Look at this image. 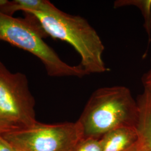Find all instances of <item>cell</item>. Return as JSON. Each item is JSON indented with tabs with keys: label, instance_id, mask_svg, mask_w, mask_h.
<instances>
[{
	"label": "cell",
	"instance_id": "10",
	"mask_svg": "<svg viewBox=\"0 0 151 151\" xmlns=\"http://www.w3.org/2000/svg\"><path fill=\"white\" fill-rule=\"evenodd\" d=\"M19 128H21L15 124L0 119V134H4L7 132Z\"/></svg>",
	"mask_w": 151,
	"mask_h": 151
},
{
	"label": "cell",
	"instance_id": "12",
	"mask_svg": "<svg viewBox=\"0 0 151 151\" xmlns=\"http://www.w3.org/2000/svg\"><path fill=\"white\" fill-rule=\"evenodd\" d=\"M0 151H14V147L2 134H0Z\"/></svg>",
	"mask_w": 151,
	"mask_h": 151
},
{
	"label": "cell",
	"instance_id": "4",
	"mask_svg": "<svg viewBox=\"0 0 151 151\" xmlns=\"http://www.w3.org/2000/svg\"><path fill=\"white\" fill-rule=\"evenodd\" d=\"M2 135L12 146L22 151H74L85 137L77 122L50 124L37 122Z\"/></svg>",
	"mask_w": 151,
	"mask_h": 151
},
{
	"label": "cell",
	"instance_id": "1",
	"mask_svg": "<svg viewBox=\"0 0 151 151\" xmlns=\"http://www.w3.org/2000/svg\"><path fill=\"white\" fill-rule=\"evenodd\" d=\"M47 35L70 44L81 57L80 64L87 75L108 71L103 58L105 47L96 30L85 18L72 15L55 6L47 12L27 11Z\"/></svg>",
	"mask_w": 151,
	"mask_h": 151
},
{
	"label": "cell",
	"instance_id": "3",
	"mask_svg": "<svg viewBox=\"0 0 151 151\" xmlns=\"http://www.w3.org/2000/svg\"><path fill=\"white\" fill-rule=\"evenodd\" d=\"M45 35L37 22L34 24L0 11V40L38 57L44 65L49 76L82 78L87 75L81 65H70L61 60L54 50L44 41L43 38Z\"/></svg>",
	"mask_w": 151,
	"mask_h": 151
},
{
	"label": "cell",
	"instance_id": "14",
	"mask_svg": "<svg viewBox=\"0 0 151 151\" xmlns=\"http://www.w3.org/2000/svg\"><path fill=\"white\" fill-rule=\"evenodd\" d=\"M14 151H20V150H18V149H17L16 148H15L14 147Z\"/></svg>",
	"mask_w": 151,
	"mask_h": 151
},
{
	"label": "cell",
	"instance_id": "13",
	"mask_svg": "<svg viewBox=\"0 0 151 151\" xmlns=\"http://www.w3.org/2000/svg\"><path fill=\"white\" fill-rule=\"evenodd\" d=\"M125 151H140L139 146L138 144V142L137 141V142L135 143L134 145L132 146L131 147H130L129 148H128V150H127Z\"/></svg>",
	"mask_w": 151,
	"mask_h": 151
},
{
	"label": "cell",
	"instance_id": "5",
	"mask_svg": "<svg viewBox=\"0 0 151 151\" xmlns=\"http://www.w3.org/2000/svg\"><path fill=\"white\" fill-rule=\"evenodd\" d=\"M34 106L27 77L11 73L0 62V119L20 128L32 127L38 122Z\"/></svg>",
	"mask_w": 151,
	"mask_h": 151
},
{
	"label": "cell",
	"instance_id": "8",
	"mask_svg": "<svg viewBox=\"0 0 151 151\" xmlns=\"http://www.w3.org/2000/svg\"><path fill=\"white\" fill-rule=\"evenodd\" d=\"M127 6H134L138 8L144 18L143 26L148 35L147 49L143 55L146 58L151 43V0H118L114 4L115 8L125 7Z\"/></svg>",
	"mask_w": 151,
	"mask_h": 151
},
{
	"label": "cell",
	"instance_id": "6",
	"mask_svg": "<svg viewBox=\"0 0 151 151\" xmlns=\"http://www.w3.org/2000/svg\"><path fill=\"white\" fill-rule=\"evenodd\" d=\"M138 118L135 129L141 151H151V92L144 90L138 96Z\"/></svg>",
	"mask_w": 151,
	"mask_h": 151
},
{
	"label": "cell",
	"instance_id": "2",
	"mask_svg": "<svg viewBox=\"0 0 151 151\" xmlns=\"http://www.w3.org/2000/svg\"><path fill=\"white\" fill-rule=\"evenodd\" d=\"M138 106L129 89L123 86L103 87L93 92L78 120L85 137L101 138L122 127H135Z\"/></svg>",
	"mask_w": 151,
	"mask_h": 151
},
{
	"label": "cell",
	"instance_id": "7",
	"mask_svg": "<svg viewBox=\"0 0 151 151\" xmlns=\"http://www.w3.org/2000/svg\"><path fill=\"white\" fill-rule=\"evenodd\" d=\"M102 151H125L138 140L135 127H122L110 130L100 138Z\"/></svg>",
	"mask_w": 151,
	"mask_h": 151
},
{
	"label": "cell",
	"instance_id": "9",
	"mask_svg": "<svg viewBox=\"0 0 151 151\" xmlns=\"http://www.w3.org/2000/svg\"><path fill=\"white\" fill-rule=\"evenodd\" d=\"M74 151H102L101 139L92 137H84Z\"/></svg>",
	"mask_w": 151,
	"mask_h": 151
},
{
	"label": "cell",
	"instance_id": "11",
	"mask_svg": "<svg viewBox=\"0 0 151 151\" xmlns=\"http://www.w3.org/2000/svg\"><path fill=\"white\" fill-rule=\"evenodd\" d=\"M142 83L144 90L151 92V67L142 77Z\"/></svg>",
	"mask_w": 151,
	"mask_h": 151
}]
</instances>
